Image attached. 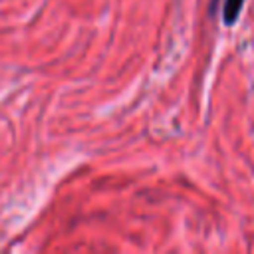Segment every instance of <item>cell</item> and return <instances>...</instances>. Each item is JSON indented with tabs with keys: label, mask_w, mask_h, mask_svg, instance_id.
<instances>
[{
	"label": "cell",
	"mask_w": 254,
	"mask_h": 254,
	"mask_svg": "<svg viewBox=\"0 0 254 254\" xmlns=\"http://www.w3.org/2000/svg\"><path fill=\"white\" fill-rule=\"evenodd\" d=\"M244 6V0H224V8H222V20L224 24H234L240 16V10Z\"/></svg>",
	"instance_id": "6da1fadb"
}]
</instances>
